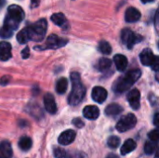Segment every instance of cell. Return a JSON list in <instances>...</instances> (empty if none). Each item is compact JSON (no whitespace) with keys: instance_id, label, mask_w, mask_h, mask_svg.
Segmentation results:
<instances>
[{"instance_id":"obj_33","label":"cell","mask_w":159,"mask_h":158,"mask_svg":"<svg viewBox=\"0 0 159 158\" xmlns=\"http://www.w3.org/2000/svg\"><path fill=\"white\" fill-rule=\"evenodd\" d=\"M73 124H74L76 128H78V129H81V128L84 127V122H83L80 118H75V119L73 120Z\"/></svg>"},{"instance_id":"obj_9","label":"cell","mask_w":159,"mask_h":158,"mask_svg":"<svg viewBox=\"0 0 159 158\" xmlns=\"http://www.w3.org/2000/svg\"><path fill=\"white\" fill-rule=\"evenodd\" d=\"M108 96L107 90L102 88V87H95L92 89L91 92V97L93 99L94 102H96L97 103H102L105 102L106 98Z\"/></svg>"},{"instance_id":"obj_1","label":"cell","mask_w":159,"mask_h":158,"mask_svg":"<svg viewBox=\"0 0 159 158\" xmlns=\"http://www.w3.org/2000/svg\"><path fill=\"white\" fill-rule=\"evenodd\" d=\"M71 81L72 91L68 97V103L72 106H75L83 101L86 95V88L81 82V78L78 73L74 72L71 74Z\"/></svg>"},{"instance_id":"obj_38","label":"cell","mask_w":159,"mask_h":158,"mask_svg":"<svg viewBox=\"0 0 159 158\" xmlns=\"http://www.w3.org/2000/svg\"><path fill=\"white\" fill-rule=\"evenodd\" d=\"M156 27L157 29L159 28V9L157 12V15H156Z\"/></svg>"},{"instance_id":"obj_28","label":"cell","mask_w":159,"mask_h":158,"mask_svg":"<svg viewBox=\"0 0 159 158\" xmlns=\"http://www.w3.org/2000/svg\"><path fill=\"white\" fill-rule=\"evenodd\" d=\"M53 155H54V157L55 158H65L66 156H67L66 152L63 149L60 148V147H55L54 148Z\"/></svg>"},{"instance_id":"obj_25","label":"cell","mask_w":159,"mask_h":158,"mask_svg":"<svg viewBox=\"0 0 159 158\" xmlns=\"http://www.w3.org/2000/svg\"><path fill=\"white\" fill-rule=\"evenodd\" d=\"M143 150H144V153L146 155H152L157 150V143L154 142L152 141H149L145 143Z\"/></svg>"},{"instance_id":"obj_19","label":"cell","mask_w":159,"mask_h":158,"mask_svg":"<svg viewBox=\"0 0 159 158\" xmlns=\"http://www.w3.org/2000/svg\"><path fill=\"white\" fill-rule=\"evenodd\" d=\"M136 146H137V144H136V142H135L133 140H131V139L127 140V141L124 142L123 146L121 147V151H120V152H121V155H122V156H126V155H128V154L133 152V151L135 150Z\"/></svg>"},{"instance_id":"obj_18","label":"cell","mask_w":159,"mask_h":158,"mask_svg":"<svg viewBox=\"0 0 159 158\" xmlns=\"http://www.w3.org/2000/svg\"><path fill=\"white\" fill-rule=\"evenodd\" d=\"M123 111V108L117 103H111L105 108V114L108 116H116Z\"/></svg>"},{"instance_id":"obj_4","label":"cell","mask_w":159,"mask_h":158,"mask_svg":"<svg viewBox=\"0 0 159 158\" xmlns=\"http://www.w3.org/2000/svg\"><path fill=\"white\" fill-rule=\"evenodd\" d=\"M27 28L29 38L33 41H41L45 37L47 29H48V22L45 19H41L38 21L29 25Z\"/></svg>"},{"instance_id":"obj_23","label":"cell","mask_w":159,"mask_h":158,"mask_svg":"<svg viewBox=\"0 0 159 158\" xmlns=\"http://www.w3.org/2000/svg\"><path fill=\"white\" fill-rule=\"evenodd\" d=\"M19 147L23 151H28L32 147V140L29 137H22L19 142Z\"/></svg>"},{"instance_id":"obj_16","label":"cell","mask_w":159,"mask_h":158,"mask_svg":"<svg viewBox=\"0 0 159 158\" xmlns=\"http://www.w3.org/2000/svg\"><path fill=\"white\" fill-rule=\"evenodd\" d=\"M114 61L116 64V69L119 72H123L126 70V68L128 67V59L126 56L121 55V54H116L114 57Z\"/></svg>"},{"instance_id":"obj_20","label":"cell","mask_w":159,"mask_h":158,"mask_svg":"<svg viewBox=\"0 0 159 158\" xmlns=\"http://www.w3.org/2000/svg\"><path fill=\"white\" fill-rule=\"evenodd\" d=\"M51 20L54 24L58 26H64L67 22L65 16L62 13H55L51 16Z\"/></svg>"},{"instance_id":"obj_41","label":"cell","mask_w":159,"mask_h":158,"mask_svg":"<svg viewBox=\"0 0 159 158\" xmlns=\"http://www.w3.org/2000/svg\"><path fill=\"white\" fill-rule=\"evenodd\" d=\"M155 158H159V149L157 151V154L155 156Z\"/></svg>"},{"instance_id":"obj_31","label":"cell","mask_w":159,"mask_h":158,"mask_svg":"<svg viewBox=\"0 0 159 158\" xmlns=\"http://www.w3.org/2000/svg\"><path fill=\"white\" fill-rule=\"evenodd\" d=\"M151 67H152V69L155 72H159V56H156L155 57V60H154Z\"/></svg>"},{"instance_id":"obj_15","label":"cell","mask_w":159,"mask_h":158,"mask_svg":"<svg viewBox=\"0 0 159 158\" xmlns=\"http://www.w3.org/2000/svg\"><path fill=\"white\" fill-rule=\"evenodd\" d=\"M141 18V12L135 7H129L125 13V20L127 22H136Z\"/></svg>"},{"instance_id":"obj_14","label":"cell","mask_w":159,"mask_h":158,"mask_svg":"<svg viewBox=\"0 0 159 158\" xmlns=\"http://www.w3.org/2000/svg\"><path fill=\"white\" fill-rule=\"evenodd\" d=\"M11 58V45L7 42H0V60L8 61Z\"/></svg>"},{"instance_id":"obj_17","label":"cell","mask_w":159,"mask_h":158,"mask_svg":"<svg viewBox=\"0 0 159 158\" xmlns=\"http://www.w3.org/2000/svg\"><path fill=\"white\" fill-rule=\"evenodd\" d=\"M12 148L8 142H2L0 143V158H11Z\"/></svg>"},{"instance_id":"obj_36","label":"cell","mask_w":159,"mask_h":158,"mask_svg":"<svg viewBox=\"0 0 159 158\" xmlns=\"http://www.w3.org/2000/svg\"><path fill=\"white\" fill-rule=\"evenodd\" d=\"M154 125H155L157 128H158L159 129V113L156 114L155 116H154Z\"/></svg>"},{"instance_id":"obj_22","label":"cell","mask_w":159,"mask_h":158,"mask_svg":"<svg viewBox=\"0 0 159 158\" xmlns=\"http://www.w3.org/2000/svg\"><path fill=\"white\" fill-rule=\"evenodd\" d=\"M112 65V61L107 58H102L98 61V69L102 72L108 70Z\"/></svg>"},{"instance_id":"obj_26","label":"cell","mask_w":159,"mask_h":158,"mask_svg":"<svg viewBox=\"0 0 159 158\" xmlns=\"http://www.w3.org/2000/svg\"><path fill=\"white\" fill-rule=\"evenodd\" d=\"M17 40L20 44H25V43L28 42V40H30L27 28H24L23 30H21L20 32H19V34H17Z\"/></svg>"},{"instance_id":"obj_35","label":"cell","mask_w":159,"mask_h":158,"mask_svg":"<svg viewBox=\"0 0 159 158\" xmlns=\"http://www.w3.org/2000/svg\"><path fill=\"white\" fill-rule=\"evenodd\" d=\"M21 56H22L23 59H27V58L30 56V49H29L28 47H26L21 51Z\"/></svg>"},{"instance_id":"obj_7","label":"cell","mask_w":159,"mask_h":158,"mask_svg":"<svg viewBox=\"0 0 159 158\" xmlns=\"http://www.w3.org/2000/svg\"><path fill=\"white\" fill-rule=\"evenodd\" d=\"M68 42L67 39H63V38H61L59 36H57L56 34H51L48 37L47 39V42H46V45L42 47V48H49V49H56V48H59V47H63L64 45H66Z\"/></svg>"},{"instance_id":"obj_40","label":"cell","mask_w":159,"mask_h":158,"mask_svg":"<svg viewBox=\"0 0 159 158\" xmlns=\"http://www.w3.org/2000/svg\"><path fill=\"white\" fill-rule=\"evenodd\" d=\"M143 3H149V2H153L154 0H141Z\"/></svg>"},{"instance_id":"obj_13","label":"cell","mask_w":159,"mask_h":158,"mask_svg":"<svg viewBox=\"0 0 159 158\" xmlns=\"http://www.w3.org/2000/svg\"><path fill=\"white\" fill-rule=\"evenodd\" d=\"M83 115L89 120H95L100 115V110L95 105H89L83 109Z\"/></svg>"},{"instance_id":"obj_24","label":"cell","mask_w":159,"mask_h":158,"mask_svg":"<svg viewBox=\"0 0 159 158\" xmlns=\"http://www.w3.org/2000/svg\"><path fill=\"white\" fill-rule=\"evenodd\" d=\"M99 50L102 53V54H105V55H109L111 54L112 52V47L111 45L107 42V41H101L100 44H99Z\"/></svg>"},{"instance_id":"obj_29","label":"cell","mask_w":159,"mask_h":158,"mask_svg":"<svg viewBox=\"0 0 159 158\" xmlns=\"http://www.w3.org/2000/svg\"><path fill=\"white\" fill-rule=\"evenodd\" d=\"M12 34H13V31L9 30L8 28H7L5 26H3L0 29V37H2V38H8L12 35Z\"/></svg>"},{"instance_id":"obj_10","label":"cell","mask_w":159,"mask_h":158,"mask_svg":"<svg viewBox=\"0 0 159 158\" xmlns=\"http://www.w3.org/2000/svg\"><path fill=\"white\" fill-rule=\"evenodd\" d=\"M75 131H74L73 129H67L60 135L58 142L61 145H68L75 141Z\"/></svg>"},{"instance_id":"obj_11","label":"cell","mask_w":159,"mask_h":158,"mask_svg":"<svg viewBox=\"0 0 159 158\" xmlns=\"http://www.w3.org/2000/svg\"><path fill=\"white\" fill-rule=\"evenodd\" d=\"M44 106H45V109L49 114H51V115L56 114V112H57V104H56L54 97L51 94L47 93L44 96Z\"/></svg>"},{"instance_id":"obj_42","label":"cell","mask_w":159,"mask_h":158,"mask_svg":"<svg viewBox=\"0 0 159 158\" xmlns=\"http://www.w3.org/2000/svg\"><path fill=\"white\" fill-rule=\"evenodd\" d=\"M156 79H157V82H159V72L157 74V75H156Z\"/></svg>"},{"instance_id":"obj_5","label":"cell","mask_w":159,"mask_h":158,"mask_svg":"<svg viewBox=\"0 0 159 158\" xmlns=\"http://www.w3.org/2000/svg\"><path fill=\"white\" fill-rule=\"evenodd\" d=\"M137 124V118L133 114H128L124 115L116 124V129L119 132H126L132 129Z\"/></svg>"},{"instance_id":"obj_37","label":"cell","mask_w":159,"mask_h":158,"mask_svg":"<svg viewBox=\"0 0 159 158\" xmlns=\"http://www.w3.org/2000/svg\"><path fill=\"white\" fill-rule=\"evenodd\" d=\"M39 3H40V0H31V7L33 8L36 7H38Z\"/></svg>"},{"instance_id":"obj_12","label":"cell","mask_w":159,"mask_h":158,"mask_svg":"<svg viewBox=\"0 0 159 158\" xmlns=\"http://www.w3.org/2000/svg\"><path fill=\"white\" fill-rule=\"evenodd\" d=\"M155 55L153 53V51L150 48H145L143 49L141 54H140V60L141 62L145 65V66H151L154 60H155Z\"/></svg>"},{"instance_id":"obj_32","label":"cell","mask_w":159,"mask_h":158,"mask_svg":"<svg viewBox=\"0 0 159 158\" xmlns=\"http://www.w3.org/2000/svg\"><path fill=\"white\" fill-rule=\"evenodd\" d=\"M65 158H88L87 156L83 153H75V154H72V155H68L66 156Z\"/></svg>"},{"instance_id":"obj_34","label":"cell","mask_w":159,"mask_h":158,"mask_svg":"<svg viewBox=\"0 0 159 158\" xmlns=\"http://www.w3.org/2000/svg\"><path fill=\"white\" fill-rule=\"evenodd\" d=\"M9 80H10V77H9L8 75H5V76L1 77V79H0V84H1L2 86H6V85L8 84Z\"/></svg>"},{"instance_id":"obj_8","label":"cell","mask_w":159,"mask_h":158,"mask_svg":"<svg viewBox=\"0 0 159 158\" xmlns=\"http://www.w3.org/2000/svg\"><path fill=\"white\" fill-rule=\"evenodd\" d=\"M128 102L133 110H138L141 105V93L137 88L129 90L128 93Z\"/></svg>"},{"instance_id":"obj_6","label":"cell","mask_w":159,"mask_h":158,"mask_svg":"<svg viewBox=\"0 0 159 158\" xmlns=\"http://www.w3.org/2000/svg\"><path fill=\"white\" fill-rule=\"evenodd\" d=\"M121 40L128 46L129 48H132L133 46L143 40V37L139 34H135L129 29H124L121 32Z\"/></svg>"},{"instance_id":"obj_30","label":"cell","mask_w":159,"mask_h":158,"mask_svg":"<svg viewBox=\"0 0 159 158\" xmlns=\"http://www.w3.org/2000/svg\"><path fill=\"white\" fill-rule=\"evenodd\" d=\"M150 141L154 142H159V129H154L152 130L149 135H148Z\"/></svg>"},{"instance_id":"obj_2","label":"cell","mask_w":159,"mask_h":158,"mask_svg":"<svg viewBox=\"0 0 159 158\" xmlns=\"http://www.w3.org/2000/svg\"><path fill=\"white\" fill-rule=\"evenodd\" d=\"M24 11L18 5H11L7 7V15L6 16L4 26L11 31H15L24 19Z\"/></svg>"},{"instance_id":"obj_21","label":"cell","mask_w":159,"mask_h":158,"mask_svg":"<svg viewBox=\"0 0 159 158\" xmlns=\"http://www.w3.org/2000/svg\"><path fill=\"white\" fill-rule=\"evenodd\" d=\"M67 88H68V81L66 78L64 77H61L60 78L58 81H57V84H56V90L59 94H63L66 92L67 90Z\"/></svg>"},{"instance_id":"obj_27","label":"cell","mask_w":159,"mask_h":158,"mask_svg":"<svg viewBox=\"0 0 159 158\" xmlns=\"http://www.w3.org/2000/svg\"><path fill=\"white\" fill-rule=\"evenodd\" d=\"M107 144L110 148L116 149L120 144V139L116 136H111V137H109V139L107 141Z\"/></svg>"},{"instance_id":"obj_3","label":"cell","mask_w":159,"mask_h":158,"mask_svg":"<svg viewBox=\"0 0 159 158\" xmlns=\"http://www.w3.org/2000/svg\"><path fill=\"white\" fill-rule=\"evenodd\" d=\"M142 75V72L139 69H134L129 71L125 77L120 78L116 81V86L114 88L115 91L117 93H123L129 89V88L137 81Z\"/></svg>"},{"instance_id":"obj_39","label":"cell","mask_w":159,"mask_h":158,"mask_svg":"<svg viewBox=\"0 0 159 158\" xmlns=\"http://www.w3.org/2000/svg\"><path fill=\"white\" fill-rule=\"evenodd\" d=\"M106 158H119V157H118L116 155H115V154H109Z\"/></svg>"}]
</instances>
